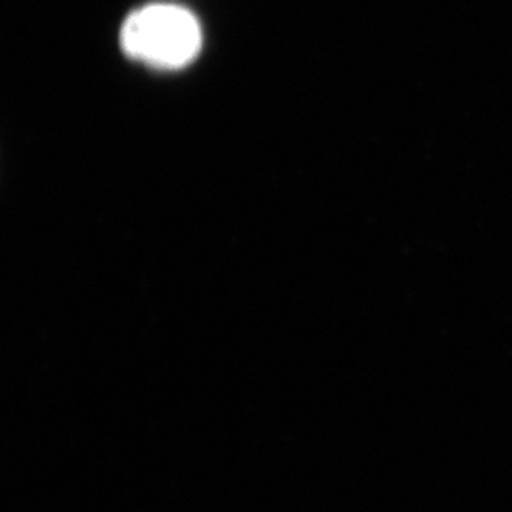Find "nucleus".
Listing matches in <instances>:
<instances>
[{
    "label": "nucleus",
    "mask_w": 512,
    "mask_h": 512,
    "mask_svg": "<svg viewBox=\"0 0 512 512\" xmlns=\"http://www.w3.org/2000/svg\"><path fill=\"white\" fill-rule=\"evenodd\" d=\"M121 44L130 57L160 68L188 65L201 49V27L189 10L148 5L126 19Z\"/></svg>",
    "instance_id": "obj_1"
}]
</instances>
